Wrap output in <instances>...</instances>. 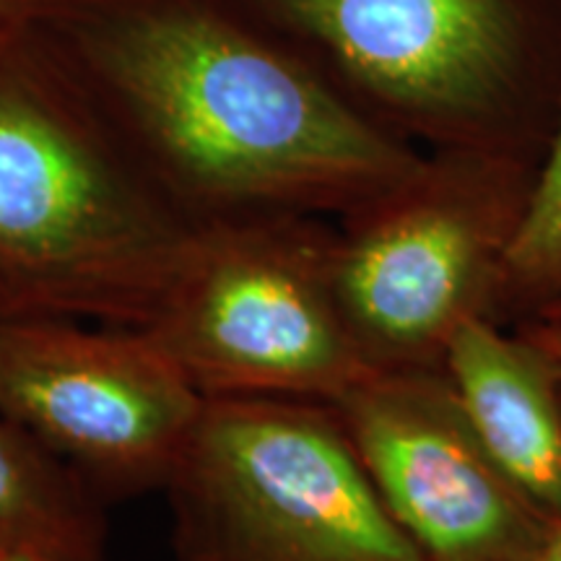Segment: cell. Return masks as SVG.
I'll return each mask as SVG.
<instances>
[{
	"label": "cell",
	"mask_w": 561,
	"mask_h": 561,
	"mask_svg": "<svg viewBox=\"0 0 561 561\" xmlns=\"http://www.w3.org/2000/svg\"><path fill=\"white\" fill-rule=\"evenodd\" d=\"M68 0H0V34H24L45 24Z\"/></svg>",
	"instance_id": "obj_12"
},
{
	"label": "cell",
	"mask_w": 561,
	"mask_h": 561,
	"mask_svg": "<svg viewBox=\"0 0 561 561\" xmlns=\"http://www.w3.org/2000/svg\"><path fill=\"white\" fill-rule=\"evenodd\" d=\"M34 34L193 221L341 219L424 159L231 0H68Z\"/></svg>",
	"instance_id": "obj_1"
},
{
	"label": "cell",
	"mask_w": 561,
	"mask_h": 561,
	"mask_svg": "<svg viewBox=\"0 0 561 561\" xmlns=\"http://www.w3.org/2000/svg\"><path fill=\"white\" fill-rule=\"evenodd\" d=\"M333 405L426 561L536 557L557 520L494 460L445 367L371 369Z\"/></svg>",
	"instance_id": "obj_8"
},
{
	"label": "cell",
	"mask_w": 561,
	"mask_h": 561,
	"mask_svg": "<svg viewBox=\"0 0 561 561\" xmlns=\"http://www.w3.org/2000/svg\"><path fill=\"white\" fill-rule=\"evenodd\" d=\"M371 121L541 164L561 112V0H231Z\"/></svg>",
	"instance_id": "obj_3"
},
{
	"label": "cell",
	"mask_w": 561,
	"mask_h": 561,
	"mask_svg": "<svg viewBox=\"0 0 561 561\" xmlns=\"http://www.w3.org/2000/svg\"><path fill=\"white\" fill-rule=\"evenodd\" d=\"M512 328H520L530 335V339H536L541 346L549 351L553 356V362L559 364V371H561V322H549V320H525V322H517V325Z\"/></svg>",
	"instance_id": "obj_13"
},
{
	"label": "cell",
	"mask_w": 561,
	"mask_h": 561,
	"mask_svg": "<svg viewBox=\"0 0 561 561\" xmlns=\"http://www.w3.org/2000/svg\"><path fill=\"white\" fill-rule=\"evenodd\" d=\"M536 320H549V322H561V299H557V301H551L549 307H546V310L538 314Z\"/></svg>",
	"instance_id": "obj_16"
},
{
	"label": "cell",
	"mask_w": 561,
	"mask_h": 561,
	"mask_svg": "<svg viewBox=\"0 0 561 561\" xmlns=\"http://www.w3.org/2000/svg\"><path fill=\"white\" fill-rule=\"evenodd\" d=\"M445 371L476 432L525 494L561 520V371L536 339L496 322H462Z\"/></svg>",
	"instance_id": "obj_9"
},
{
	"label": "cell",
	"mask_w": 561,
	"mask_h": 561,
	"mask_svg": "<svg viewBox=\"0 0 561 561\" xmlns=\"http://www.w3.org/2000/svg\"><path fill=\"white\" fill-rule=\"evenodd\" d=\"M0 312H11L9 305H5V301H3V297H0Z\"/></svg>",
	"instance_id": "obj_17"
},
{
	"label": "cell",
	"mask_w": 561,
	"mask_h": 561,
	"mask_svg": "<svg viewBox=\"0 0 561 561\" xmlns=\"http://www.w3.org/2000/svg\"><path fill=\"white\" fill-rule=\"evenodd\" d=\"M335 237L310 214L195 221L172 286L140 331L203 398L335 403L371 371L335 291Z\"/></svg>",
	"instance_id": "obj_5"
},
{
	"label": "cell",
	"mask_w": 561,
	"mask_h": 561,
	"mask_svg": "<svg viewBox=\"0 0 561 561\" xmlns=\"http://www.w3.org/2000/svg\"><path fill=\"white\" fill-rule=\"evenodd\" d=\"M0 561H55L50 557H42V553L24 551V549H0Z\"/></svg>",
	"instance_id": "obj_15"
},
{
	"label": "cell",
	"mask_w": 561,
	"mask_h": 561,
	"mask_svg": "<svg viewBox=\"0 0 561 561\" xmlns=\"http://www.w3.org/2000/svg\"><path fill=\"white\" fill-rule=\"evenodd\" d=\"M530 561H561V520L551 525L549 536H546L541 549L536 551V557Z\"/></svg>",
	"instance_id": "obj_14"
},
{
	"label": "cell",
	"mask_w": 561,
	"mask_h": 561,
	"mask_svg": "<svg viewBox=\"0 0 561 561\" xmlns=\"http://www.w3.org/2000/svg\"><path fill=\"white\" fill-rule=\"evenodd\" d=\"M203 403L144 331L0 312V411L104 502L164 491Z\"/></svg>",
	"instance_id": "obj_7"
},
{
	"label": "cell",
	"mask_w": 561,
	"mask_h": 561,
	"mask_svg": "<svg viewBox=\"0 0 561 561\" xmlns=\"http://www.w3.org/2000/svg\"><path fill=\"white\" fill-rule=\"evenodd\" d=\"M164 491L174 561H426L325 401L206 398Z\"/></svg>",
	"instance_id": "obj_4"
},
{
	"label": "cell",
	"mask_w": 561,
	"mask_h": 561,
	"mask_svg": "<svg viewBox=\"0 0 561 561\" xmlns=\"http://www.w3.org/2000/svg\"><path fill=\"white\" fill-rule=\"evenodd\" d=\"M557 299H561V112L538 167L528 214L504 265L494 322L507 328L536 320Z\"/></svg>",
	"instance_id": "obj_11"
},
{
	"label": "cell",
	"mask_w": 561,
	"mask_h": 561,
	"mask_svg": "<svg viewBox=\"0 0 561 561\" xmlns=\"http://www.w3.org/2000/svg\"><path fill=\"white\" fill-rule=\"evenodd\" d=\"M538 167L432 149L403 182L341 216L335 291L369 369L445 367L462 322H494Z\"/></svg>",
	"instance_id": "obj_6"
},
{
	"label": "cell",
	"mask_w": 561,
	"mask_h": 561,
	"mask_svg": "<svg viewBox=\"0 0 561 561\" xmlns=\"http://www.w3.org/2000/svg\"><path fill=\"white\" fill-rule=\"evenodd\" d=\"M3 37H9V34H0V39H3Z\"/></svg>",
	"instance_id": "obj_18"
},
{
	"label": "cell",
	"mask_w": 561,
	"mask_h": 561,
	"mask_svg": "<svg viewBox=\"0 0 561 561\" xmlns=\"http://www.w3.org/2000/svg\"><path fill=\"white\" fill-rule=\"evenodd\" d=\"M107 502L0 411V549L104 561Z\"/></svg>",
	"instance_id": "obj_10"
},
{
	"label": "cell",
	"mask_w": 561,
	"mask_h": 561,
	"mask_svg": "<svg viewBox=\"0 0 561 561\" xmlns=\"http://www.w3.org/2000/svg\"><path fill=\"white\" fill-rule=\"evenodd\" d=\"M195 221L34 32L0 39V297L140 331Z\"/></svg>",
	"instance_id": "obj_2"
}]
</instances>
